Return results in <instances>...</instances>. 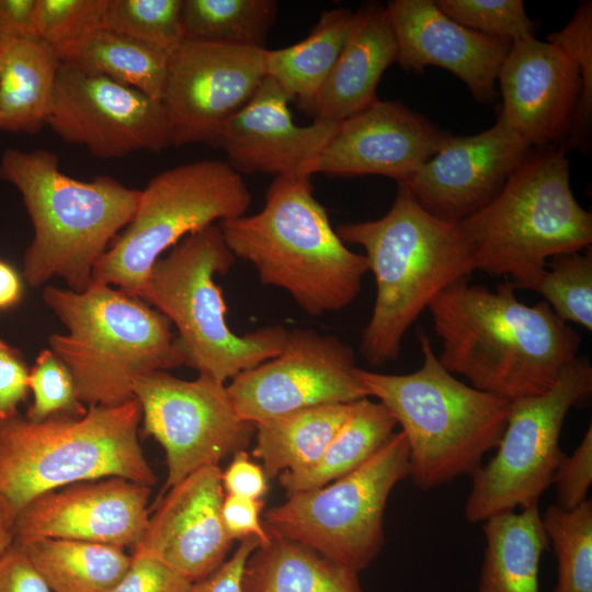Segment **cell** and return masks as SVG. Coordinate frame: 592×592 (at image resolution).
<instances>
[{"label": "cell", "instance_id": "6da1fadb", "mask_svg": "<svg viewBox=\"0 0 592 592\" xmlns=\"http://www.w3.org/2000/svg\"><path fill=\"white\" fill-rule=\"evenodd\" d=\"M428 310L451 374L509 401L549 390L578 354L580 334L544 300L526 305L510 282L492 292L460 281Z\"/></svg>", "mask_w": 592, "mask_h": 592}, {"label": "cell", "instance_id": "7a4b0ae2", "mask_svg": "<svg viewBox=\"0 0 592 592\" xmlns=\"http://www.w3.org/2000/svg\"><path fill=\"white\" fill-rule=\"evenodd\" d=\"M335 231L364 249L374 275V308L360 345L373 366L398 358L406 332L435 297L477 270L459 224L431 215L402 184L384 216Z\"/></svg>", "mask_w": 592, "mask_h": 592}, {"label": "cell", "instance_id": "3957f363", "mask_svg": "<svg viewBox=\"0 0 592 592\" xmlns=\"http://www.w3.org/2000/svg\"><path fill=\"white\" fill-rule=\"evenodd\" d=\"M218 226L236 260L253 265L264 285L287 292L311 317L351 305L369 271L366 257L332 228L307 175L275 177L260 212Z\"/></svg>", "mask_w": 592, "mask_h": 592}, {"label": "cell", "instance_id": "277c9868", "mask_svg": "<svg viewBox=\"0 0 592 592\" xmlns=\"http://www.w3.org/2000/svg\"><path fill=\"white\" fill-rule=\"evenodd\" d=\"M0 178L21 194L34 229L23 258V278L39 287L54 276L83 292L119 230L132 220L140 190L110 175L81 181L61 172L56 153L9 148Z\"/></svg>", "mask_w": 592, "mask_h": 592}, {"label": "cell", "instance_id": "5b68a950", "mask_svg": "<svg viewBox=\"0 0 592 592\" xmlns=\"http://www.w3.org/2000/svg\"><path fill=\"white\" fill-rule=\"evenodd\" d=\"M418 339L421 367L394 375L357 367L366 396L391 413L409 448V476L422 491L473 475L496 448L511 401L458 380L434 353L426 333Z\"/></svg>", "mask_w": 592, "mask_h": 592}, {"label": "cell", "instance_id": "8992f818", "mask_svg": "<svg viewBox=\"0 0 592 592\" xmlns=\"http://www.w3.org/2000/svg\"><path fill=\"white\" fill-rule=\"evenodd\" d=\"M141 407L134 398L92 406L81 417L0 418V506L14 522L36 497L78 482L118 477L151 487L141 449Z\"/></svg>", "mask_w": 592, "mask_h": 592}, {"label": "cell", "instance_id": "52a82bcc", "mask_svg": "<svg viewBox=\"0 0 592 592\" xmlns=\"http://www.w3.org/2000/svg\"><path fill=\"white\" fill-rule=\"evenodd\" d=\"M43 299L68 330L52 334L48 349L87 408L129 401L140 377L184 365L169 319L138 297L91 285L80 293L46 286Z\"/></svg>", "mask_w": 592, "mask_h": 592}, {"label": "cell", "instance_id": "ba28073f", "mask_svg": "<svg viewBox=\"0 0 592 592\" xmlns=\"http://www.w3.org/2000/svg\"><path fill=\"white\" fill-rule=\"evenodd\" d=\"M476 269L532 289L549 259L591 248L592 215L576 200L567 152L533 149L499 194L459 223Z\"/></svg>", "mask_w": 592, "mask_h": 592}, {"label": "cell", "instance_id": "9c48e42d", "mask_svg": "<svg viewBox=\"0 0 592 592\" xmlns=\"http://www.w3.org/2000/svg\"><path fill=\"white\" fill-rule=\"evenodd\" d=\"M235 262L218 224L210 225L156 261L139 297L175 327L184 365L224 384L275 357L289 331L276 325L238 335L229 328L214 276L226 274Z\"/></svg>", "mask_w": 592, "mask_h": 592}, {"label": "cell", "instance_id": "30bf717a", "mask_svg": "<svg viewBox=\"0 0 592 592\" xmlns=\"http://www.w3.org/2000/svg\"><path fill=\"white\" fill-rule=\"evenodd\" d=\"M500 113L534 149L588 153L592 138V12L574 11L546 42L511 44L498 77Z\"/></svg>", "mask_w": 592, "mask_h": 592}, {"label": "cell", "instance_id": "8fae6325", "mask_svg": "<svg viewBox=\"0 0 592 592\" xmlns=\"http://www.w3.org/2000/svg\"><path fill=\"white\" fill-rule=\"evenodd\" d=\"M252 195L224 160L184 163L155 175L140 190L135 214L93 267L91 285L140 294L156 261L170 247L210 225L246 215Z\"/></svg>", "mask_w": 592, "mask_h": 592}, {"label": "cell", "instance_id": "7c38bea8", "mask_svg": "<svg viewBox=\"0 0 592 592\" xmlns=\"http://www.w3.org/2000/svg\"><path fill=\"white\" fill-rule=\"evenodd\" d=\"M409 471L407 441L395 432L356 469L322 487L288 494L269 509L264 527L271 537L301 544L360 573L384 545L388 498Z\"/></svg>", "mask_w": 592, "mask_h": 592}, {"label": "cell", "instance_id": "4fadbf2b", "mask_svg": "<svg viewBox=\"0 0 592 592\" xmlns=\"http://www.w3.org/2000/svg\"><path fill=\"white\" fill-rule=\"evenodd\" d=\"M592 392V367L577 356L546 392L511 401L494 456L471 475L464 515L470 523L538 504L566 454L559 441L569 410Z\"/></svg>", "mask_w": 592, "mask_h": 592}, {"label": "cell", "instance_id": "5bb4252c", "mask_svg": "<svg viewBox=\"0 0 592 592\" xmlns=\"http://www.w3.org/2000/svg\"><path fill=\"white\" fill-rule=\"evenodd\" d=\"M133 391L144 432L166 453L164 490L243 449L254 433V425L235 410L226 384L208 375L185 380L157 371L140 377Z\"/></svg>", "mask_w": 592, "mask_h": 592}, {"label": "cell", "instance_id": "9a60e30c", "mask_svg": "<svg viewBox=\"0 0 592 592\" xmlns=\"http://www.w3.org/2000/svg\"><path fill=\"white\" fill-rule=\"evenodd\" d=\"M351 346L310 329L289 330L281 352L226 384L238 415L255 425L300 409L367 398Z\"/></svg>", "mask_w": 592, "mask_h": 592}, {"label": "cell", "instance_id": "2e32d148", "mask_svg": "<svg viewBox=\"0 0 592 592\" xmlns=\"http://www.w3.org/2000/svg\"><path fill=\"white\" fill-rule=\"evenodd\" d=\"M46 125L64 141L103 159L172 146L161 101L61 62Z\"/></svg>", "mask_w": 592, "mask_h": 592}, {"label": "cell", "instance_id": "e0dca14e", "mask_svg": "<svg viewBox=\"0 0 592 592\" xmlns=\"http://www.w3.org/2000/svg\"><path fill=\"white\" fill-rule=\"evenodd\" d=\"M266 48L184 41L171 55L161 102L172 146L219 147L226 123L266 77Z\"/></svg>", "mask_w": 592, "mask_h": 592}, {"label": "cell", "instance_id": "ac0fdd59", "mask_svg": "<svg viewBox=\"0 0 592 592\" xmlns=\"http://www.w3.org/2000/svg\"><path fill=\"white\" fill-rule=\"evenodd\" d=\"M533 150L499 112L475 135L446 133L435 153L405 185L431 215L459 224L489 204Z\"/></svg>", "mask_w": 592, "mask_h": 592}, {"label": "cell", "instance_id": "d6986e66", "mask_svg": "<svg viewBox=\"0 0 592 592\" xmlns=\"http://www.w3.org/2000/svg\"><path fill=\"white\" fill-rule=\"evenodd\" d=\"M150 488L111 477L43 493L14 519V543L58 538L135 548L150 517Z\"/></svg>", "mask_w": 592, "mask_h": 592}, {"label": "cell", "instance_id": "ffe728a7", "mask_svg": "<svg viewBox=\"0 0 592 592\" xmlns=\"http://www.w3.org/2000/svg\"><path fill=\"white\" fill-rule=\"evenodd\" d=\"M446 132L400 101L377 99L339 123L314 173L383 175L406 184L435 153Z\"/></svg>", "mask_w": 592, "mask_h": 592}, {"label": "cell", "instance_id": "44dd1931", "mask_svg": "<svg viewBox=\"0 0 592 592\" xmlns=\"http://www.w3.org/2000/svg\"><path fill=\"white\" fill-rule=\"evenodd\" d=\"M385 5L401 68L423 75L426 66L440 67L459 78L479 103L497 100V77L512 43L456 23L433 0H391Z\"/></svg>", "mask_w": 592, "mask_h": 592}, {"label": "cell", "instance_id": "7402d4cb", "mask_svg": "<svg viewBox=\"0 0 592 592\" xmlns=\"http://www.w3.org/2000/svg\"><path fill=\"white\" fill-rule=\"evenodd\" d=\"M224 497L218 465L190 474L160 501L134 551L163 561L192 582L206 578L232 547L221 519Z\"/></svg>", "mask_w": 592, "mask_h": 592}, {"label": "cell", "instance_id": "603a6c76", "mask_svg": "<svg viewBox=\"0 0 592 592\" xmlns=\"http://www.w3.org/2000/svg\"><path fill=\"white\" fill-rule=\"evenodd\" d=\"M291 96L265 77L251 100L224 126L219 147L238 173L311 177L338 125L314 121L297 125Z\"/></svg>", "mask_w": 592, "mask_h": 592}, {"label": "cell", "instance_id": "cb8c5ba5", "mask_svg": "<svg viewBox=\"0 0 592 592\" xmlns=\"http://www.w3.org/2000/svg\"><path fill=\"white\" fill-rule=\"evenodd\" d=\"M397 60V44L386 5L368 2L354 11L342 50L326 82L303 111L314 121L339 124L378 98L377 86Z\"/></svg>", "mask_w": 592, "mask_h": 592}, {"label": "cell", "instance_id": "d4e9b609", "mask_svg": "<svg viewBox=\"0 0 592 592\" xmlns=\"http://www.w3.org/2000/svg\"><path fill=\"white\" fill-rule=\"evenodd\" d=\"M59 64L33 36L0 45V130L34 135L46 125Z\"/></svg>", "mask_w": 592, "mask_h": 592}, {"label": "cell", "instance_id": "484cf974", "mask_svg": "<svg viewBox=\"0 0 592 592\" xmlns=\"http://www.w3.org/2000/svg\"><path fill=\"white\" fill-rule=\"evenodd\" d=\"M482 523L486 548L478 592H539V562L549 542L538 504Z\"/></svg>", "mask_w": 592, "mask_h": 592}, {"label": "cell", "instance_id": "4316f807", "mask_svg": "<svg viewBox=\"0 0 592 592\" xmlns=\"http://www.w3.org/2000/svg\"><path fill=\"white\" fill-rule=\"evenodd\" d=\"M242 592H363L358 572L282 537L259 546L249 557Z\"/></svg>", "mask_w": 592, "mask_h": 592}, {"label": "cell", "instance_id": "83f0119b", "mask_svg": "<svg viewBox=\"0 0 592 592\" xmlns=\"http://www.w3.org/2000/svg\"><path fill=\"white\" fill-rule=\"evenodd\" d=\"M352 403L309 407L255 424L252 455L262 462L267 478L314 465L348 418Z\"/></svg>", "mask_w": 592, "mask_h": 592}, {"label": "cell", "instance_id": "f1b7e54d", "mask_svg": "<svg viewBox=\"0 0 592 592\" xmlns=\"http://www.w3.org/2000/svg\"><path fill=\"white\" fill-rule=\"evenodd\" d=\"M354 11H323L308 36L293 45L265 50V73L304 111L331 72L345 43Z\"/></svg>", "mask_w": 592, "mask_h": 592}, {"label": "cell", "instance_id": "f546056e", "mask_svg": "<svg viewBox=\"0 0 592 592\" xmlns=\"http://www.w3.org/2000/svg\"><path fill=\"white\" fill-rule=\"evenodd\" d=\"M396 420L379 401H354L320 458L310 467L278 476L287 496L322 487L360 467L395 433Z\"/></svg>", "mask_w": 592, "mask_h": 592}, {"label": "cell", "instance_id": "4dcf8cb0", "mask_svg": "<svg viewBox=\"0 0 592 592\" xmlns=\"http://www.w3.org/2000/svg\"><path fill=\"white\" fill-rule=\"evenodd\" d=\"M23 547L52 592H112L130 562L124 548L90 542L45 538Z\"/></svg>", "mask_w": 592, "mask_h": 592}, {"label": "cell", "instance_id": "1f68e13d", "mask_svg": "<svg viewBox=\"0 0 592 592\" xmlns=\"http://www.w3.org/2000/svg\"><path fill=\"white\" fill-rule=\"evenodd\" d=\"M170 56L105 27L66 53L59 62L100 75L161 101Z\"/></svg>", "mask_w": 592, "mask_h": 592}, {"label": "cell", "instance_id": "d6a6232c", "mask_svg": "<svg viewBox=\"0 0 592 592\" xmlns=\"http://www.w3.org/2000/svg\"><path fill=\"white\" fill-rule=\"evenodd\" d=\"M274 0H183L184 41L265 48Z\"/></svg>", "mask_w": 592, "mask_h": 592}, {"label": "cell", "instance_id": "836d02e7", "mask_svg": "<svg viewBox=\"0 0 592 592\" xmlns=\"http://www.w3.org/2000/svg\"><path fill=\"white\" fill-rule=\"evenodd\" d=\"M542 522L557 560L553 592H592V501L572 510L550 505Z\"/></svg>", "mask_w": 592, "mask_h": 592}, {"label": "cell", "instance_id": "e575fe53", "mask_svg": "<svg viewBox=\"0 0 592 592\" xmlns=\"http://www.w3.org/2000/svg\"><path fill=\"white\" fill-rule=\"evenodd\" d=\"M183 0H107L104 27L168 56L184 42Z\"/></svg>", "mask_w": 592, "mask_h": 592}, {"label": "cell", "instance_id": "d590c367", "mask_svg": "<svg viewBox=\"0 0 592 592\" xmlns=\"http://www.w3.org/2000/svg\"><path fill=\"white\" fill-rule=\"evenodd\" d=\"M532 291L539 293L565 322L592 330V251L571 252L548 260Z\"/></svg>", "mask_w": 592, "mask_h": 592}, {"label": "cell", "instance_id": "8d00e7d4", "mask_svg": "<svg viewBox=\"0 0 592 592\" xmlns=\"http://www.w3.org/2000/svg\"><path fill=\"white\" fill-rule=\"evenodd\" d=\"M107 0H35L34 36L60 61L92 33L104 27Z\"/></svg>", "mask_w": 592, "mask_h": 592}, {"label": "cell", "instance_id": "74e56055", "mask_svg": "<svg viewBox=\"0 0 592 592\" xmlns=\"http://www.w3.org/2000/svg\"><path fill=\"white\" fill-rule=\"evenodd\" d=\"M435 3L456 23L510 43L535 37L539 25L528 18L522 0H436Z\"/></svg>", "mask_w": 592, "mask_h": 592}, {"label": "cell", "instance_id": "f35d334b", "mask_svg": "<svg viewBox=\"0 0 592 592\" xmlns=\"http://www.w3.org/2000/svg\"><path fill=\"white\" fill-rule=\"evenodd\" d=\"M29 387L33 402L25 417L30 420L42 421L55 414L81 417L87 412L69 369L49 349L42 350L30 368Z\"/></svg>", "mask_w": 592, "mask_h": 592}, {"label": "cell", "instance_id": "ab89813d", "mask_svg": "<svg viewBox=\"0 0 592 592\" xmlns=\"http://www.w3.org/2000/svg\"><path fill=\"white\" fill-rule=\"evenodd\" d=\"M193 582L163 561L134 551L112 592H190Z\"/></svg>", "mask_w": 592, "mask_h": 592}, {"label": "cell", "instance_id": "60d3db41", "mask_svg": "<svg viewBox=\"0 0 592 592\" xmlns=\"http://www.w3.org/2000/svg\"><path fill=\"white\" fill-rule=\"evenodd\" d=\"M557 506L572 510L588 500L592 483V428L589 425L582 441L570 456H565L555 473Z\"/></svg>", "mask_w": 592, "mask_h": 592}, {"label": "cell", "instance_id": "b9f144b4", "mask_svg": "<svg viewBox=\"0 0 592 592\" xmlns=\"http://www.w3.org/2000/svg\"><path fill=\"white\" fill-rule=\"evenodd\" d=\"M30 368L20 350L0 338V418L16 414L30 391Z\"/></svg>", "mask_w": 592, "mask_h": 592}, {"label": "cell", "instance_id": "7bdbcfd3", "mask_svg": "<svg viewBox=\"0 0 592 592\" xmlns=\"http://www.w3.org/2000/svg\"><path fill=\"white\" fill-rule=\"evenodd\" d=\"M263 506L262 500L225 494L221 503V519L228 535L234 540L255 537L261 545L266 544L271 536L261 519Z\"/></svg>", "mask_w": 592, "mask_h": 592}, {"label": "cell", "instance_id": "ee69618b", "mask_svg": "<svg viewBox=\"0 0 592 592\" xmlns=\"http://www.w3.org/2000/svg\"><path fill=\"white\" fill-rule=\"evenodd\" d=\"M0 592H52L16 543L0 556Z\"/></svg>", "mask_w": 592, "mask_h": 592}, {"label": "cell", "instance_id": "f6af8a7d", "mask_svg": "<svg viewBox=\"0 0 592 592\" xmlns=\"http://www.w3.org/2000/svg\"><path fill=\"white\" fill-rule=\"evenodd\" d=\"M221 485L225 494L262 500L267 492V476L262 466L254 463L244 449H240L221 471Z\"/></svg>", "mask_w": 592, "mask_h": 592}, {"label": "cell", "instance_id": "bcb514c9", "mask_svg": "<svg viewBox=\"0 0 592 592\" xmlns=\"http://www.w3.org/2000/svg\"><path fill=\"white\" fill-rule=\"evenodd\" d=\"M259 546L261 542L255 537L240 540L230 558L206 578L193 582L190 592H242L246 563Z\"/></svg>", "mask_w": 592, "mask_h": 592}, {"label": "cell", "instance_id": "7dc6e473", "mask_svg": "<svg viewBox=\"0 0 592 592\" xmlns=\"http://www.w3.org/2000/svg\"><path fill=\"white\" fill-rule=\"evenodd\" d=\"M35 0H0V45L14 38L34 36Z\"/></svg>", "mask_w": 592, "mask_h": 592}, {"label": "cell", "instance_id": "c3c4849f", "mask_svg": "<svg viewBox=\"0 0 592 592\" xmlns=\"http://www.w3.org/2000/svg\"><path fill=\"white\" fill-rule=\"evenodd\" d=\"M23 295V276L13 265L0 259V312L18 306Z\"/></svg>", "mask_w": 592, "mask_h": 592}, {"label": "cell", "instance_id": "681fc988", "mask_svg": "<svg viewBox=\"0 0 592 592\" xmlns=\"http://www.w3.org/2000/svg\"><path fill=\"white\" fill-rule=\"evenodd\" d=\"M14 543L13 521L0 506V556Z\"/></svg>", "mask_w": 592, "mask_h": 592}]
</instances>
